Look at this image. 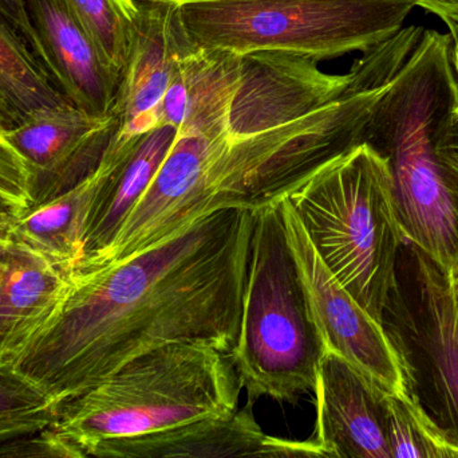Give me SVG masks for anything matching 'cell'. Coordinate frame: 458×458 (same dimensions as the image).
Listing matches in <instances>:
<instances>
[{"instance_id": "cell-30", "label": "cell", "mask_w": 458, "mask_h": 458, "mask_svg": "<svg viewBox=\"0 0 458 458\" xmlns=\"http://www.w3.org/2000/svg\"><path fill=\"white\" fill-rule=\"evenodd\" d=\"M452 282H454V298H456V306L458 311V261L454 268L451 271Z\"/></svg>"}, {"instance_id": "cell-3", "label": "cell", "mask_w": 458, "mask_h": 458, "mask_svg": "<svg viewBox=\"0 0 458 458\" xmlns=\"http://www.w3.org/2000/svg\"><path fill=\"white\" fill-rule=\"evenodd\" d=\"M285 199L328 271L385 325L400 298L397 260L406 242L386 159L360 143Z\"/></svg>"}, {"instance_id": "cell-24", "label": "cell", "mask_w": 458, "mask_h": 458, "mask_svg": "<svg viewBox=\"0 0 458 458\" xmlns=\"http://www.w3.org/2000/svg\"><path fill=\"white\" fill-rule=\"evenodd\" d=\"M0 13L18 30L24 42L43 65L42 48L30 19L26 0H0Z\"/></svg>"}, {"instance_id": "cell-16", "label": "cell", "mask_w": 458, "mask_h": 458, "mask_svg": "<svg viewBox=\"0 0 458 458\" xmlns=\"http://www.w3.org/2000/svg\"><path fill=\"white\" fill-rule=\"evenodd\" d=\"M419 309L413 328L427 358L445 429L458 441V311L451 272L413 247Z\"/></svg>"}, {"instance_id": "cell-8", "label": "cell", "mask_w": 458, "mask_h": 458, "mask_svg": "<svg viewBox=\"0 0 458 458\" xmlns=\"http://www.w3.org/2000/svg\"><path fill=\"white\" fill-rule=\"evenodd\" d=\"M115 128L114 116L93 115L64 102L38 110L3 131L26 163L29 209L67 193L90 177Z\"/></svg>"}, {"instance_id": "cell-2", "label": "cell", "mask_w": 458, "mask_h": 458, "mask_svg": "<svg viewBox=\"0 0 458 458\" xmlns=\"http://www.w3.org/2000/svg\"><path fill=\"white\" fill-rule=\"evenodd\" d=\"M457 105L449 35L424 30L362 137L389 164L406 242L445 273L458 261V180L438 155L437 136Z\"/></svg>"}, {"instance_id": "cell-27", "label": "cell", "mask_w": 458, "mask_h": 458, "mask_svg": "<svg viewBox=\"0 0 458 458\" xmlns=\"http://www.w3.org/2000/svg\"><path fill=\"white\" fill-rule=\"evenodd\" d=\"M23 212H26V207L23 204L5 194L0 193V225L8 218L15 217Z\"/></svg>"}, {"instance_id": "cell-21", "label": "cell", "mask_w": 458, "mask_h": 458, "mask_svg": "<svg viewBox=\"0 0 458 458\" xmlns=\"http://www.w3.org/2000/svg\"><path fill=\"white\" fill-rule=\"evenodd\" d=\"M59 408L11 363H0V443L51 427Z\"/></svg>"}, {"instance_id": "cell-11", "label": "cell", "mask_w": 458, "mask_h": 458, "mask_svg": "<svg viewBox=\"0 0 458 458\" xmlns=\"http://www.w3.org/2000/svg\"><path fill=\"white\" fill-rule=\"evenodd\" d=\"M141 15L112 115L113 139L131 140L161 126L160 108L177 56L190 43L174 3L140 0Z\"/></svg>"}, {"instance_id": "cell-9", "label": "cell", "mask_w": 458, "mask_h": 458, "mask_svg": "<svg viewBox=\"0 0 458 458\" xmlns=\"http://www.w3.org/2000/svg\"><path fill=\"white\" fill-rule=\"evenodd\" d=\"M252 405L222 417L196 419L148 435L101 441L88 452L98 458L325 457L312 440L271 437Z\"/></svg>"}, {"instance_id": "cell-12", "label": "cell", "mask_w": 458, "mask_h": 458, "mask_svg": "<svg viewBox=\"0 0 458 458\" xmlns=\"http://www.w3.org/2000/svg\"><path fill=\"white\" fill-rule=\"evenodd\" d=\"M42 48L43 66L67 101L93 115H112L121 77L104 61L62 0H26Z\"/></svg>"}, {"instance_id": "cell-28", "label": "cell", "mask_w": 458, "mask_h": 458, "mask_svg": "<svg viewBox=\"0 0 458 458\" xmlns=\"http://www.w3.org/2000/svg\"><path fill=\"white\" fill-rule=\"evenodd\" d=\"M445 22L446 27H448L449 39H451V54H452V64H454V73L458 81V18L448 19Z\"/></svg>"}, {"instance_id": "cell-6", "label": "cell", "mask_w": 458, "mask_h": 458, "mask_svg": "<svg viewBox=\"0 0 458 458\" xmlns=\"http://www.w3.org/2000/svg\"><path fill=\"white\" fill-rule=\"evenodd\" d=\"M416 0H198L177 4L193 45L242 56L285 51L318 61L370 50L403 29Z\"/></svg>"}, {"instance_id": "cell-17", "label": "cell", "mask_w": 458, "mask_h": 458, "mask_svg": "<svg viewBox=\"0 0 458 458\" xmlns=\"http://www.w3.org/2000/svg\"><path fill=\"white\" fill-rule=\"evenodd\" d=\"M106 172L107 161L102 158L98 169L80 185L8 218L0 225V233L34 250L70 279L85 257L89 214Z\"/></svg>"}, {"instance_id": "cell-23", "label": "cell", "mask_w": 458, "mask_h": 458, "mask_svg": "<svg viewBox=\"0 0 458 458\" xmlns=\"http://www.w3.org/2000/svg\"><path fill=\"white\" fill-rule=\"evenodd\" d=\"M0 193L29 209V172L26 163L3 132H0Z\"/></svg>"}, {"instance_id": "cell-10", "label": "cell", "mask_w": 458, "mask_h": 458, "mask_svg": "<svg viewBox=\"0 0 458 458\" xmlns=\"http://www.w3.org/2000/svg\"><path fill=\"white\" fill-rule=\"evenodd\" d=\"M312 441L325 457L393 458L386 395L341 355L326 349L317 384Z\"/></svg>"}, {"instance_id": "cell-20", "label": "cell", "mask_w": 458, "mask_h": 458, "mask_svg": "<svg viewBox=\"0 0 458 458\" xmlns=\"http://www.w3.org/2000/svg\"><path fill=\"white\" fill-rule=\"evenodd\" d=\"M387 435L393 458H458V441L428 416L411 393L386 395Z\"/></svg>"}, {"instance_id": "cell-25", "label": "cell", "mask_w": 458, "mask_h": 458, "mask_svg": "<svg viewBox=\"0 0 458 458\" xmlns=\"http://www.w3.org/2000/svg\"><path fill=\"white\" fill-rule=\"evenodd\" d=\"M437 151L458 180V105L438 134Z\"/></svg>"}, {"instance_id": "cell-18", "label": "cell", "mask_w": 458, "mask_h": 458, "mask_svg": "<svg viewBox=\"0 0 458 458\" xmlns=\"http://www.w3.org/2000/svg\"><path fill=\"white\" fill-rule=\"evenodd\" d=\"M0 99L15 123L67 101L18 30L0 13Z\"/></svg>"}, {"instance_id": "cell-7", "label": "cell", "mask_w": 458, "mask_h": 458, "mask_svg": "<svg viewBox=\"0 0 458 458\" xmlns=\"http://www.w3.org/2000/svg\"><path fill=\"white\" fill-rule=\"evenodd\" d=\"M279 207L326 349L341 355L385 394H408V376L400 349L385 325L328 271L287 199L283 198Z\"/></svg>"}, {"instance_id": "cell-19", "label": "cell", "mask_w": 458, "mask_h": 458, "mask_svg": "<svg viewBox=\"0 0 458 458\" xmlns=\"http://www.w3.org/2000/svg\"><path fill=\"white\" fill-rule=\"evenodd\" d=\"M104 61L123 75L141 15L140 0H62Z\"/></svg>"}, {"instance_id": "cell-1", "label": "cell", "mask_w": 458, "mask_h": 458, "mask_svg": "<svg viewBox=\"0 0 458 458\" xmlns=\"http://www.w3.org/2000/svg\"><path fill=\"white\" fill-rule=\"evenodd\" d=\"M253 222L242 207L207 212L139 255L72 274L50 322L11 365L62 405L165 344L206 341L232 354Z\"/></svg>"}, {"instance_id": "cell-5", "label": "cell", "mask_w": 458, "mask_h": 458, "mask_svg": "<svg viewBox=\"0 0 458 458\" xmlns=\"http://www.w3.org/2000/svg\"><path fill=\"white\" fill-rule=\"evenodd\" d=\"M325 341L315 322L279 203L255 212L239 338L231 358L248 405H295L314 392Z\"/></svg>"}, {"instance_id": "cell-13", "label": "cell", "mask_w": 458, "mask_h": 458, "mask_svg": "<svg viewBox=\"0 0 458 458\" xmlns=\"http://www.w3.org/2000/svg\"><path fill=\"white\" fill-rule=\"evenodd\" d=\"M174 139L176 129L169 125L158 126L136 139H110L104 153L107 172L89 214L85 257L77 272L101 257L117 238L163 166Z\"/></svg>"}, {"instance_id": "cell-31", "label": "cell", "mask_w": 458, "mask_h": 458, "mask_svg": "<svg viewBox=\"0 0 458 458\" xmlns=\"http://www.w3.org/2000/svg\"><path fill=\"white\" fill-rule=\"evenodd\" d=\"M158 2L174 3V4H182V3L198 2V0H158Z\"/></svg>"}, {"instance_id": "cell-4", "label": "cell", "mask_w": 458, "mask_h": 458, "mask_svg": "<svg viewBox=\"0 0 458 458\" xmlns=\"http://www.w3.org/2000/svg\"><path fill=\"white\" fill-rule=\"evenodd\" d=\"M242 390L231 355L206 341H177L64 401L51 428L83 458L101 441L233 413Z\"/></svg>"}, {"instance_id": "cell-14", "label": "cell", "mask_w": 458, "mask_h": 458, "mask_svg": "<svg viewBox=\"0 0 458 458\" xmlns=\"http://www.w3.org/2000/svg\"><path fill=\"white\" fill-rule=\"evenodd\" d=\"M240 75L242 56L190 40L174 62L160 108L161 125L177 134H227Z\"/></svg>"}, {"instance_id": "cell-29", "label": "cell", "mask_w": 458, "mask_h": 458, "mask_svg": "<svg viewBox=\"0 0 458 458\" xmlns=\"http://www.w3.org/2000/svg\"><path fill=\"white\" fill-rule=\"evenodd\" d=\"M13 115H11L8 108L5 107L4 102L0 99V132L7 131L11 126L15 125Z\"/></svg>"}, {"instance_id": "cell-15", "label": "cell", "mask_w": 458, "mask_h": 458, "mask_svg": "<svg viewBox=\"0 0 458 458\" xmlns=\"http://www.w3.org/2000/svg\"><path fill=\"white\" fill-rule=\"evenodd\" d=\"M67 287L64 272L0 233V363H10L50 322Z\"/></svg>"}, {"instance_id": "cell-22", "label": "cell", "mask_w": 458, "mask_h": 458, "mask_svg": "<svg viewBox=\"0 0 458 458\" xmlns=\"http://www.w3.org/2000/svg\"><path fill=\"white\" fill-rule=\"evenodd\" d=\"M0 457L81 458V454L48 427L0 443Z\"/></svg>"}, {"instance_id": "cell-26", "label": "cell", "mask_w": 458, "mask_h": 458, "mask_svg": "<svg viewBox=\"0 0 458 458\" xmlns=\"http://www.w3.org/2000/svg\"><path fill=\"white\" fill-rule=\"evenodd\" d=\"M416 3L443 21L458 18V0H416Z\"/></svg>"}]
</instances>
